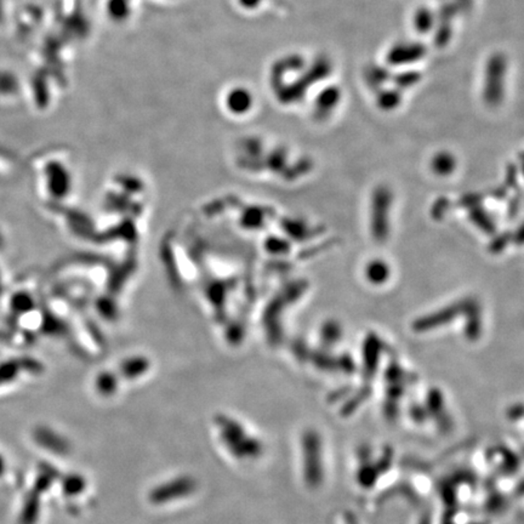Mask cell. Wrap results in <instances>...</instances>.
I'll list each match as a JSON object with an SVG mask.
<instances>
[{
    "label": "cell",
    "instance_id": "obj_11",
    "mask_svg": "<svg viewBox=\"0 0 524 524\" xmlns=\"http://www.w3.org/2000/svg\"><path fill=\"white\" fill-rule=\"evenodd\" d=\"M460 11H466L471 9L473 0H453Z\"/></svg>",
    "mask_w": 524,
    "mask_h": 524
},
{
    "label": "cell",
    "instance_id": "obj_4",
    "mask_svg": "<svg viewBox=\"0 0 524 524\" xmlns=\"http://www.w3.org/2000/svg\"><path fill=\"white\" fill-rule=\"evenodd\" d=\"M392 74L386 66L372 64L364 72V79L370 89L378 90L385 88L388 80H391Z\"/></svg>",
    "mask_w": 524,
    "mask_h": 524
},
{
    "label": "cell",
    "instance_id": "obj_7",
    "mask_svg": "<svg viewBox=\"0 0 524 524\" xmlns=\"http://www.w3.org/2000/svg\"><path fill=\"white\" fill-rule=\"evenodd\" d=\"M433 42L436 47H444L451 42L453 36V27L451 22L437 21L435 31H433Z\"/></svg>",
    "mask_w": 524,
    "mask_h": 524
},
{
    "label": "cell",
    "instance_id": "obj_6",
    "mask_svg": "<svg viewBox=\"0 0 524 524\" xmlns=\"http://www.w3.org/2000/svg\"><path fill=\"white\" fill-rule=\"evenodd\" d=\"M391 80H392L393 86L402 91L404 89H410L418 84L421 80V74L414 69H404L398 73L393 74Z\"/></svg>",
    "mask_w": 524,
    "mask_h": 524
},
{
    "label": "cell",
    "instance_id": "obj_3",
    "mask_svg": "<svg viewBox=\"0 0 524 524\" xmlns=\"http://www.w3.org/2000/svg\"><path fill=\"white\" fill-rule=\"evenodd\" d=\"M413 26L420 34H429L435 31L437 26L436 11L432 10L430 6H420L413 16Z\"/></svg>",
    "mask_w": 524,
    "mask_h": 524
},
{
    "label": "cell",
    "instance_id": "obj_9",
    "mask_svg": "<svg viewBox=\"0 0 524 524\" xmlns=\"http://www.w3.org/2000/svg\"><path fill=\"white\" fill-rule=\"evenodd\" d=\"M433 168L438 173H449L454 168V158L446 152L438 153L433 159Z\"/></svg>",
    "mask_w": 524,
    "mask_h": 524
},
{
    "label": "cell",
    "instance_id": "obj_12",
    "mask_svg": "<svg viewBox=\"0 0 524 524\" xmlns=\"http://www.w3.org/2000/svg\"><path fill=\"white\" fill-rule=\"evenodd\" d=\"M5 470H6L5 460H4V457H3V455L0 454V477H3V475L5 473Z\"/></svg>",
    "mask_w": 524,
    "mask_h": 524
},
{
    "label": "cell",
    "instance_id": "obj_2",
    "mask_svg": "<svg viewBox=\"0 0 524 524\" xmlns=\"http://www.w3.org/2000/svg\"><path fill=\"white\" fill-rule=\"evenodd\" d=\"M427 53L420 42H398L388 49L386 63L391 67H405L419 62Z\"/></svg>",
    "mask_w": 524,
    "mask_h": 524
},
{
    "label": "cell",
    "instance_id": "obj_13",
    "mask_svg": "<svg viewBox=\"0 0 524 524\" xmlns=\"http://www.w3.org/2000/svg\"><path fill=\"white\" fill-rule=\"evenodd\" d=\"M440 1H446V0H440Z\"/></svg>",
    "mask_w": 524,
    "mask_h": 524
},
{
    "label": "cell",
    "instance_id": "obj_5",
    "mask_svg": "<svg viewBox=\"0 0 524 524\" xmlns=\"http://www.w3.org/2000/svg\"><path fill=\"white\" fill-rule=\"evenodd\" d=\"M377 105L383 110H393L402 102V91L397 88H383L377 91Z\"/></svg>",
    "mask_w": 524,
    "mask_h": 524
},
{
    "label": "cell",
    "instance_id": "obj_10",
    "mask_svg": "<svg viewBox=\"0 0 524 524\" xmlns=\"http://www.w3.org/2000/svg\"><path fill=\"white\" fill-rule=\"evenodd\" d=\"M80 482L78 479L73 477H67L62 483L63 490L66 494H74L80 490Z\"/></svg>",
    "mask_w": 524,
    "mask_h": 524
},
{
    "label": "cell",
    "instance_id": "obj_1",
    "mask_svg": "<svg viewBox=\"0 0 524 524\" xmlns=\"http://www.w3.org/2000/svg\"><path fill=\"white\" fill-rule=\"evenodd\" d=\"M508 69L509 63L503 53H495L488 58L482 89L483 100L488 106L497 107L503 102Z\"/></svg>",
    "mask_w": 524,
    "mask_h": 524
},
{
    "label": "cell",
    "instance_id": "obj_8",
    "mask_svg": "<svg viewBox=\"0 0 524 524\" xmlns=\"http://www.w3.org/2000/svg\"><path fill=\"white\" fill-rule=\"evenodd\" d=\"M340 97V91L334 86L331 89L325 90L324 93L320 96V108L322 107L326 110L334 108L339 104Z\"/></svg>",
    "mask_w": 524,
    "mask_h": 524
}]
</instances>
